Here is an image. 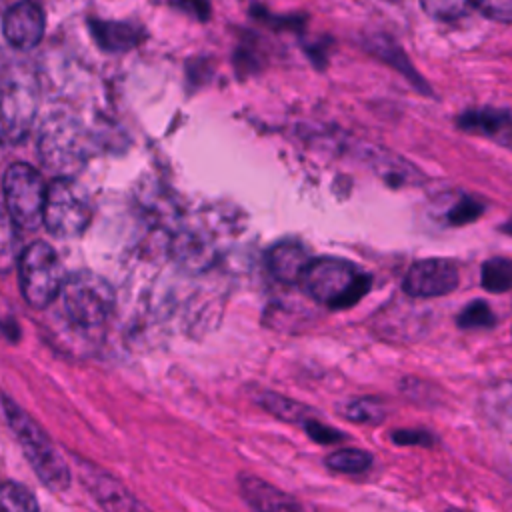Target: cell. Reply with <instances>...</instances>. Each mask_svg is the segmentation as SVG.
Instances as JSON below:
<instances>
[{
  "mask_svg": "<svg viewBox=\"0 0 512 512\" xmlns=\"http://www.w3.org/2000/svg\"><path fill=\"white\" fill-rule=\"evenodd\" d=\"M68 318L84 328L102 324L114 306L110 284L88 270H78L64 280L60 290Z\"/></svg>",
  "mask_w": 512,
  "mask_h": 512,
  "instance_id": "8992f818",
  "label": "cell"
},
{
  "mask_svg": "<svg viewBox=\"0 0 512 512\" xmlns=\"http://www.w3.org/2000/svg\"><path fill=\"white\" fill-rule=\"evenodd\" d=\"M482 212H484V204L480 200L472 196H462L450 206V210L446 212V220L450 226H464L478 220Z\"/></svg>",
  "mask_w": 512,
  "mask_h": 512,
  "instance_id": "7402d4cb",
  "label": "cell"
},
{
  "mask_svg": "<svg viewBox=\"0 0 512 512\" xmlns=\"http://www.w3.org/2000/svg\"><path fill=\"white\" fill-rule=\"evenodd\" d=\"M8 422L26 454L30 464L34 466L36 474L42 478V482L54 490H62L70 482L68 466L54 448L52 440L44 434V430L28 418L26 412H22L12 402H4Z\"/></svg>",
  "mask_w": 512,
  "mask_h": 512,
  "instance_id": "277c9868",
  "label": "cell"
},
{
  "mask_svg": "<svg viewBox=\"0 0 512 512\" xmlns=\"http://www.w3.org/2000/svg\"><path fill=\"white\" fill-rule=\"evenodd\" d=\"M472 6L494 22L512 24V0H472Z\"/></svg>",
  "mask_w": 512,
  "mask_h": 512,
  "instance_id": "603a6c76",
  "label": "cell"
},
{
  "mask_svg": "<svg viewBox=\"0 0 512 512\" xmlns=\"http://www.w3.org/2000/svg\"><path fill=\"white\" fill-rule=\"evenodd\" d=\"M392 440L400 446H432L434 436L426 430H396Z\"/></svg>",
  "mask_w": 512,
  "mask_h": 512,
  "instance_id": "d4e9b609",
  "label": "cell"
},
{
  "mask_svg": "<svg viewBox=\"0 0 512 512\" xmlns=\"http://www.w3.org/2000/svg\"><path fill=\"white\" fill-rule=\"evenodd\" d=\"M176 4H178L180 8L192 12V14H194L196 18H200V20L208 18V14H210V4H208V0H176Z\"/></svg>",
  "mask_w": 512,
  "mask_h": 512,
  "instance_id": "4316f807",
  "label": "cell"
},
{
  "mask_svg": "<svg viewBox=\"0 0 512 512\" xmlns=\"http://www.w3.org/2000/svg\"><path fill=\"white\" fill-rule=\"evenodd\" d=\"M92 220V200L82 184L72 176H58L46 192V228L58 238L80 236Z\"/></svg>",
  "mask_w": 512,
  "mask_h": 512,
  "instance_id": "3957f363",
  "label": "cell"
},
{
  "mask_svg": "<svg viewBox=\"0 0 512 512\" xmlns=\"http://www.w3.org/2000/svg\"><path fill=\"white\" fill-rule=\"evenodd\" d=\"M0 512H38V502L26 486L6 482L0 486Z\"/></svg>",
  "mask_w": 512,
  "mask_h": 512,
  "instance_id": "ac0fdd59",
  "label": "cell"
},
{
  "mask_svg": "<svg viewBox=\"0 0 512 512\" xmlns=\"http://www.w3.org/2000/svg\"><path fill=\"white\" fill-rule=\"evenodd\" d=\"M366 160L374 166L378 176L384 178L390 186H410L416 180H420V174L414 170V166H410L394 154H386L384 150H370Z\"/></svg>",
  "mask_w": 512,
  "mask_h": 512,
  "instance_id": "4fadbf2b",
  "label": "cell"
},
{
  "mask_svg": "<svg viewBox=\"0 0 512 512\" xmlns=\"http://www.w3.org/2000/svg\"><path fill=\"white\" fill-rule=\"evenodd\" d=\"M298 284L316 302L332 310H344L368 294L372 278L348 260L322 256L310 260Z\"/></svg>",
  "mask_w": 512,
  "mask_h": 512,
  "instance_id": "6da1fadb",
  "label": "cell"
},
{
  "mask_svg": "<svg viewBox=\"0 0 512 512\" xmlns=\"http://www.w3.org/2000/svg\"><path fill=\"white\" fill-rule=\"evenodd\" d=\"M502 232H504V234H508V236H512V216H510V220L502 226Z\"/></svg>",
  "mask_w": 512,
  "mask_h": 512,
  "instance_id": "83f0119b",
  "label": "cell"
},
{
  "mask_svg": "<svg viewBox=\"0 0 512 512\" xmlns=\"http://www.w3.org/2000/svg\"><path fill=\"white\" fill-rule=\"evenodd\" d=\"M310 260L312 258L308 256L306 248L296 240H282L266 254L268 270L276 280L286 284H298Z\"/></svg>",
  "mask_w": 512,
  "mask_h": 512,
  "instance_id": "7c38bea8",
  "label": "cell"
},
{
  "mask_svg": "<svg viewBox=\"0 0 512 512\" xmlns=\"http://www.w3.org/2000/svg\"><path fill=\"white\" fill-rule=\"evenodd\" d=\"M326 466L340 474H360L372 466V454L360 448H342L328 454Z\"/></svg>",
  "mask_w": 512,
  "mask_h": 512,
  "instance_id": "e0dca14e",
  "label": "cell"
},
{
  "mask_svg": "<svg viewBox=\"0 0 512 512\" xmlns=\"http://www.w3.org/2000/svg\"><path fill=\"white\" fill-rule=\"evenodd\" d=\"M14 238H16V224L10 218L8 210L0 206V256L12 248Z\"/></svg>",
  "mask_w": 512,
  "mask_h": 512,
  "instance_id": "484cf974",
  "label": "cell"
},
{
  "mask_svg": "<svg viewBox=\"0 0 512 512\" xmlns=\"http://www.w3.org/2000/svg\"><path fill=\"white\" fill-rule=\"evenodd\" d=\"M344 416L352 422L376 424L384 420V406L376 398H356L342 408Z\"/></svg>",
  "mask_w": 512,
  "mask_h": 512,
  "instance_id": "d6986e66",
  "label": "cell"
},
{
  "mask_svg": "<svg viewBox=\"0 0 512 512\" xmlns=\"http://www.w3.org/2000/svg\"><path fill=\"white\" fill-rule=\"evenodd\" d=\"M40 88L36 74L22 64L0 74V142H18L36 118Z\"/></svg>",
  "mask_w": 512,
  "mask_h": 512,
  "instance_id": "7a4b0ae2",
  "label": "cell"
},
{
  "mask_svg": "<svg viewBox=\"0 0 512 512\" xmlns=\"http://www.w3.org/2000/svg\"><path fill=\"white\" fill-rule=\"evenodd\" d=\"M460 274L452 260L426 258L414 262L402 282V290L412 298H436L450 294L458 286Z\"/></svg>",
  "mask_w": 512,
  "mask_h": 512,
  "instance_id": "9c48e42d",
  "label": "cell"
},
{
  "mask_svg": "<svg viewBox=\"0 0 512 512\" xmlns=\"http://www.w3.org/2000/svg\"><path fill=\"white\" fill-rule=\"evenodd\" d=\"M240 490L246 502L258 512H304L298 500L284 494L276 486L260 480L258 476L244 474L240 478Z\"/></svg>",
  "mask_w": 512,
  "mask_h": 512,
  "instance_id": "8fae6325",
  "label": "cell"
},
{
  "mask_svg": "<svg viewBox=\"0 0 512 512\" xmlns=\"http://www.w3.org/2000/svg\"><path fill=\"white\" fill-rule=\"evenodd\" d=\"M388 2H400V0H388Z\"/></svg>",
  "mask_w": 512,
  "mask_h": 512,
  "instance_id": "f1b7e54d",
  "label": "cell"
},
{
  "mask_svg": "<svg viewBox=\"0 0 512 512\" xmlns=\"http://www.w3.org/2000/svg\"><path fill=\"white\" fill-rule=\"evenodd\" d=\"M304 430L308 432V436L318 442V444H336L344 440V434L336 428H330L326 424H322L318 418H312L304 424Z\"/></svg>",
  "mask_w": 512,
  "mask_h": 512,
  "instance_id": "cb8c5ba5",
  "label": "cell"
},
{
  "mask_svg": "<svg viewBox=\"0 0 512 512\" xmlns=\"http://www.w3.org/2000/svg\"><path fill=\"white\" fill-rule=\"evenodd\" d=\"M18 268L24 300L32 308H46L52 304L66 280L56 250L48 242L36 240L24 248Z\"/></svg>",
  "mask_w": 512,
  "mask_h": 512,
  "instance_id": "5b68a950",
  "label": "cell"
},
{
  "mask_svg": "<svg viewBox=\"0 0 512 512\" xmlns=\"http://www.w3.org/2000/svg\"><path fill=\"white\" fill-rule=\"evenodd\" d=\"M2 32L10 46L18 50H30L40 44L44 36V12L32 0H20L12 4L2 18Z\"/></svg>",
  "mask_w": 512,
  "mask_h": 512,
  "instance_id": "30bf717a",
  "label": "cell"
},
{
  "mask_svg": "<svg viewBox=\"0 0 512 512\" xmlns=\"http://www.w3.org/2000/svg\"><path fill=\"white\" fill-rule=\"evenodd\" d=\"M258 402H260V406L264 410H268L270 414H274L276 418H280L284 422H292V424H302L304 426L308 420L316 418L314 410L308 408L306 404H300L296 400H290V398L274 394V392H264Z\"/></svg>",
  "mask_w": 512,
  "mask_h": 512,
  "instance_id": "9a60e30c",
  "label": "cell"
},
{
  "mask_svg": "<svg viewBox=\"0 0 512 512\" xmlns=\"http://www.w3.org/2000/svg\"><path fill=\"white\" fill-rule=\"evenodd\" d=\"M48 186L42 174L26 162L12 164L4 174L6 210L16 226L32 230L44 218Z\"/></svg>",
  "mask_w": 512,
  "mask_h": 512,
  "instance_id": "52a82bcc",
  "label": "cell"
},
{
  "mask_svg": "<svg viewBox=\"0 0 512 512\" xmlns=\"http://www.w3.org/2000/svg\"><path fill=\"white\" fill-rule=\"evenodd\" d=\"M40 150L42 158L52 170L56 172H68L74 170V166H80L82 154H84V142H82V130L80 126L70 118H54L50 124L42 128L40 138Z\"/></svg>",
  "mask_w": 512,
  "mask_h": 512,
  "instance_id": "ba28073f",
  "label": "cell"
},
{
  "mask_svg": "<svg viewBox=\"0 0 512 512\" xmlns=\"http://www.w3.org/2000/svg\"><path fill=\"white\" fill-rule=\"evenodd\" d=\"M480 280H482V288L492 294L512 290V260L500 258V256L486 260L482 264Z\"/></svg>",
  "mask_w": 512,
  "mask_h": 512,
  "instance_id": "2e32d148",
  "label": "cell"
},
{
  "mask_svg": "<svg viewBox=\"0 0 512 512\" xmlns=\"http://www.w3.org/2000/svg\"><path fill=\"white\" fill-rule=\"evenodd\" d=\"M370 52L376 54L380 60H384L386 64H390L394 70H398L400 74H404L414 86H418V90L428 92V84L420 78V74L416 72V68L410 64L408 56L388 38H372L370 40Z\"/></svg>",
  "mask_w": 512,
  "mask_h": 512,
  "instance_id": "5bb4252c",
  "label": "cell"
},
{
  "mask_svg": "<svg viewBox=\"0 0 512 512\" xmlns=\"http://www.w3.org/2000/svg\"><path fill=\"white\" fill-rule=\"evenodd\" d=\"M460 328H490L496 322V316L492 308L484 300H474L462 308V312L456 318Z\"/></svg>",
  "mask_w": 512,
  "mask_h": 512,
  "instance_id": "44dd1931",
  "label": "cell"
},
{
  "mask_svg": "<svg viewBox=\"0 0 512 512\" xmlns=\"http://www.w3.org/2000/svg\"><path fill=\"white\" fill-rule=\"evenodd\" d=\"M424 12L434 20H458L470 12L472 0H420Z\"/></svg>",
  "mask_w": 512,
  "mask_h": 512,
  "instance_id": "ffe728a7",
  "label": "cell"
}]
</instances>
